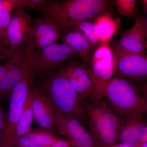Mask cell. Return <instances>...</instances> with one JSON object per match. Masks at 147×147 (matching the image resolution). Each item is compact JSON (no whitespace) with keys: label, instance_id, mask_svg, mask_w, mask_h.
Masks as SVG:
<instances>
[{"label":"cell","instance_id":"e0dca14e","mask_svg":"<svg viewBox=\"0 0 147 147\" xmlns=\"http://www.w3.org/2000/svg\"><path fill=\"white\" fill-rule=\"evenodd\" d=\"M61 37L63 43L75 52L84 64L89 62L94 49L82 32L74 28L64 33Z\"/></svg>","mask_w":147,"mask_h":147},{"label":"cell","instance_id":"8fae6325","mask_svg":"<svg viewBox=\"0 0 147 147\" xmlns=\"http://www.w3.org/2000/svg\"><path fill=\"white\" fill-rule=\"evenodd\" d=\"M59 69L67 77L82 103L90 101L92 83L85 65L73 58L67 61Z\"/></svg>","mask_w":147,"mask_h":147},{"label":"cell","instance_id":"484cf974","mask_svg":"<svg viewBox=\"0 0 147 147\" xmlns=\"http://www.w3.org/2000/svg\"><path fill=\"white\" fill-rule=\"evenodd\" d=\"M6 119V114L0 106V135L2 133L5 127Z\"/></svg>","mask_w":147,"mask_h":147},{"label":"cell","instance_id":"d6a6232c","mask_svg":"<svg viewBox=\"0 0 147 147\" xmlns=\"http://www.w3.org/2000/svg\"><path fill=\"white\" fill-rule=\"evenodd\" d=\"M142 147H147V144H145V145H144V146Z\"/></svg>","mask_w":147,"mask_h":147},{"label":"cell","instance_id":"9c48e42d","mask_svg":"<svg viewBox=\"0 0 147 147\" xmlns=\"http://www.w3.org/2000/svg\"><path fill=\"white\" fill-rule=\"evenodd\" d=\"M33 22L25 7H19L13 12L6 33L10 57L22 50L30 38Z\"/></svg>","mask_w":147,"mask_h":147},{"label":"cell","instance_id":"5bb4252c","mask_svg":"<svg viewBox=\"0 0 147 147\" xmlns=\"http://www.w3.org/2000/svg\"><path fill=\"white\" fill-rule=\"evenodd\" d=\"M23 49L0 63V97L11 92L21 79Z\"/></svg>","mask_w":147,"mask_h":147},{"label":"cell","instance_id":"277c9868","mask_svg":"<svg viewBox=\"0 0 147 147\" xmlns=\"http://www.w3.org/2000/svg\"><path fill=\"white\" fill-rule=\"evenodd\" d=\"M91 135L97 147H109L117 143L118 118L105 100L83 103Z\"/></svg>","mask_w":147,"mask_h":147},{"label":"cell","instance_id":"f1b7e54d","mask_svg":"<svg viewBox=\"0 0 147 147\" xmlns=\"http://www.w3.org/2000/svg\"><path fill=\"white\" fill-rule=\"evenodd\" d=\"M142 9H143L144 13L146 18L147 17V0H142L141 1Z\"/></svg>","mask_w":147,"mask_h":147},{"label":"cell","instance_id":"6da1fadb","mask_svg":"<svg viewBox=\"0 0 147 147\" xmlns=\"http://www.w3.org/2000/svg\"><path fill=\"white\" fill-rule=\"evenodd\" d=\"M115 5L110 0L47 1L40 9L43 17L55 24L62 35L84 20L111 11Z\"/></svg>","mask_w":147,"mask_h":147},{"label":"cell","instance_id":"7a4b0ae2","mask_svg":"<svg viewBox=\"0 0 147 147\" xmlns=\"http://www.w3.org/2000/svg\"><path fill=\"white\" fill-rule=\"evenodd\" d=\"M41 76L36 85L55 109L73 116L82 123H87L83 103L64 74L59 69L53 74Z\"/></svg>","mask_w":147,"mask_h":147},{"label":"cell","instance_id":"d4e9b609","mask_svg":"<svg viewBox=\"0 0 147 147\" xmlns=\"http://www.w3.org/2000/svg\"><path fill=\"white\" fill-rule=\"evenodd\" d=\"M0 53L5 55L7 58L10 57V54L9 52L7 44L5 40L4 39L1 32H0Z\"/></svg>","mask_w":147,"mask_h":147},{"label":"cell","instance_id":"7c38bea8","mask_svg":"<svg viewBox=\"0 0 147 147\" xmlns=\"http://www.w3.org/2000/svg\"><path fill=\"white\" fill-rule=\"evenodd\" d=\"M30 92L33 120L43 129L51 132L57 130L55 107L34 83Z\"/></svg>","mask_w":147,"mask_h":147},{"label":"cell","instance_id":"603a6c76","mask_svg":"<svg viewBox=\"0 0 147 147\" xmlns=\"http://www.w3.org/2000/svg\"><path fill=\"white\" fill-rule=\"evenodd\" d=\"M136 0H116L114 1L117 11L121 16L130 18L136 16Z\"/></svg>","mask_w":147,"mask_h":147},{"label":"cell","instance_id":"cb8c5ba5","mask_svg":"<svg viewBox=\"0 0 147 147\" xmlns=\"http://www.w3.org/2000/svg\"><path fill=\"white\" fill-rule=\"evenodd\" d=\"M47 1L45 0H26V7L40 10Z\"/></svg>","mask_w":147,"mask_h":147},{"label":"cell","instance_id":"f546056e","mask_svg":"<svg viewBox=\"0 0 147 147\" xmlns=\"http://www.w3.org/2000/svg\"><path fill=\"white\" fill-rule=\"evenodd\" d=\"M109 147H128L125 146V145L123 144H115Z\"/></svg>","mask_w":147,"mask_h":147},{"label":"cell","instance_id":"3957f363","mask_svg":"<svg viewBox=\"0 0 147 147\" xmlns=\"http://www.w3.org/2000/svg\"><path fill=\"white\" fill-rule=\"evenodd\" d=\"M105 97L118 118L143 117L147 113L146 97L130 79L114 76L106 88Z\"/></svg>","mask_w":147,"mask_h":147},{"label":"cell","instance_id":"4316f807","mask_svg":"<svg viewBox=\"0 0 147 147\" xmlns=\"http://www.w3.org/2000/svg\"><path fill=\"white\" fill-rule=\"evenodd\" d=\"M70 143L63 139L58 138L50 147H71Z\"/></svg>","mask_w":147,"mask_h":147},{"label":"cell","instance_id":"83f0119b","mask_svg":"<svg viewBox=\"0 0 147 147\" xmlns=\"http://www.w3.org/2000/svg\"><path fill=\"white\" fill-rule=\"evenodd\" d=\"M147 143V127L145 128L144 130L140 137L138 143L135 147H142Z\"/></svg>","mask_w":147,"mask_h":147},{"label":"cell","instance_id":"d6986e66","mask_svg":"<svg viewBox=\"0 0 147 147\" xmlns=\"http://www.w3.org/2000/svg\"><path fill=\"white\" fill-rule=\"evenodd\" d=\"M119 18H114L110 11L98 15L94 19L100 43L109 42L119 28L121 23Z\"/></svg>","mask_w":147,"mask_h":147},{"label":"cell","instance_id":"7402d4cb","mask_svg":"<svg viewBox=\"0 0 147 147\" xmlns=\"http://www.w3.org/2000/svg\"><path fill=\"white\" fill-rule=\"evenodd\" d=\"M75 28L84 34L94 50L101 43L94 22L84 20L78 23Z\"/></svg>","mask_w":147,"mask_h":147},{"label":"cell","instance_id":"8992f818","mask_svg":"<svg viewBox=\"0 0 147 147\" xmlns=\"http://www.w3.org/2000/svg\"><path fill=\"white\" fill-rule=\"evenodd\" d=\"M34 76L30 67H23L21 79L11 92L5 127L0 135V147H10L16 125L23 114L29 91L34 82Z\"/></svg>","mask_w":147,"mask_h":147},{"label":"cell","instance_id":"ffe728a7","mask_svg":"<svg viewBox=\"0 0 147 147\" xmlns=\"http://www.w3.org/2000/svg\"><path fill=\"white\" fill-rule=\"evenodd\" d=\"M32 97L30 89L25 103L23 114L16 125L14 135L11 142L10 147H14L16 142L28 133L32 129Z\"/></svg>","mask_w":147,"mask_h":147},{"label":"cell","instance_id":"5b68a950","mask_svg":"<svg viewBox=\"0 0 147 147\" xmlns=\"http://www.w3.org/2000/svg\"><path fill=\"white\" fill-rule=\"evenodd\" d=\"M85 65L92 83L90 101L105 99L106 88L115 76V63L110 41L98 45Z\"/></svg>","mask_w":147,"mask_h":147},{"label":"cell","instance_id":"ac0fdd59","mask_svg":"<svg viewBox=\"0 0 147 147\" xmlns=\"http://www.w3.org/2000/svg\"><path fill=\"white\" fill-rule=\"evenodd\" d=\"M58 139L53 133L45 129L41 128L31 129L28 133L16 142L14 147H50Z\"/></svg>","mask_w":147,"mask_h":147},{"label":"cell","instance_id":"9a60e30c","mask_svg":"<svg viewBox=\"0 0 147 147\" xmlns=\"http://www.w3.org/2000/svg\"><path fill=\"white\" fill-rule=\"evenodd\" d=\"M61 34L57 26L44 17L33 22L30 38L34 49H40L57 43Z\"/></svg>","mask_w":147,"mask_h":147},{"label":"cell","instance_id":"30bf717a","mask_svg":"<svg viewBox=\"0 0 147 147\" xmlns=\"http://www.w3.org/2000/svg\"><path fill=\"white\" fill-rule=\"evenodd\" d=\"M56 109L57 131L64 136L73 147H97L91 134L78 119Z\"/></svg>","mask_w":147,"mask_h":147},{"label":"cell","instance_id":"44dd1931","mask_svg":"<svg viewBox=\"0 0 147 147\" xmlns=\"http://www.w3.org/2000/svg\"><path fill=\"white\" fill-rule=\"evenodd\" d=\"M26 0H0V32L6 42L7 29L13 12L19 7H26Z\"/></svg>","mask_w":147,"mask_h":147},{"label":"cell","instance_id":"ba28073f","mask_svg":"<svg viewBox=\"0 0 147 147\" xmlns=\"http://www.w3.org/2000/svg\"><path fill=\"white\" fill-rule=\"evenodd\" d=\"M78 57L63 43H55L40 49H34L33 66L35 75H47L58 71L67 61Z\"/></svg>","mask_w":147,"mask_h":147},{"label":"cell","instance_id":"4dcf8cb0","mask_svg":"<svg viewBox=\"0 0 147 147\" xmlns=\"http://www.w3.org/2000/svg\"><path fill=\"white\" fill-rule=\"evenodd\" d=\"M7 58H7L5 55L0 53V63L2 62V61L6 59Z\"/></svg>","mask_w":147,"mask_h":147},{"label":"cell","instance_id":"1f68e13d","mask_svg":"<svg viewBox=\"0 0 147 147\" xmlns=\"http://www.w3.org/2000/svg\"><path fill=\"white\" fill-rule=\"evenodd\" d=\"M30 147H45L41 146H31Z\"/></svg>","mask_w":147,"mask_h":147},{"label":"cell","instance_id":"4fadbf2b","mask_svg":"<svg viewBox=\"0 0 147 147\" xmlns=\"http://www.w3.org/2000/svg\"><path fill=\"white\" fill-rule=\"evenodd\" d=\"M147 37V18L137 16L132 26L123 33L118 41H115L119 47L127 52L146 54Z\"/></svg>","mask_w":147,"mask_h":147},{"label":"cell","instance_id":"2e32d148","mask_svg":"<svg viewBox=\"0 0 147 147\" xmlns=\"http://www.w3.org/2000/svg\"><path fill=\"white\" fill-rule=\"evenodd\" d=\"M146 127L143 117L118 118L117 142L128 147H135Z\"/></svg>","mask_w":147,"mask_h":147},{"label":"cell","instance_id":"52a82bcc","mask_svg":"<svg viewBox=\"0 0 147 147\" xmlns=\"http://www.w3.org/2000/svg\"><path fill=\"white\" fill-rule=\"evenodd\" d=\"M115 63V77L144 82L147 77L146 54L127 52L120 48L115 41L110 43Z\"/></svg>","mask_w":147,"mask_h":147}]
</instances>
